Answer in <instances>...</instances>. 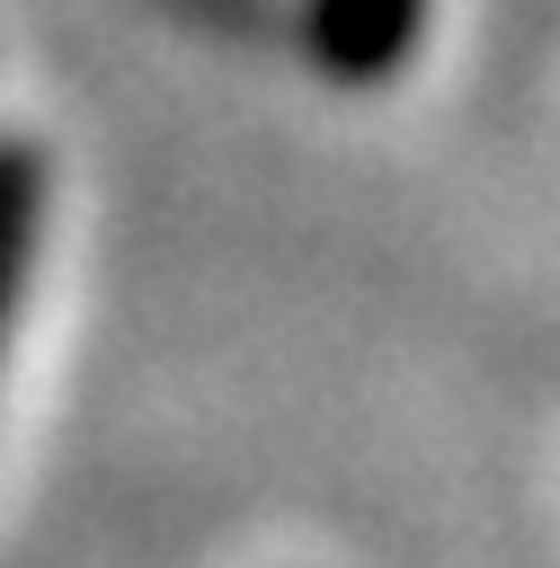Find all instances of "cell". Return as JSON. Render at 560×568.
I'll list each match as a JSON object with an SVG mask.
<instances>
[{"mask_svg":"<svg viewBox=\"0 0 560 568\" xmlns=\"http://www.w3.org/2000/svg\"><path fill=\"white\" fill-rule=\"evenodd\" d=\"M418 18H427V0H311L302 9V53H311L320 80L373 89V80H391L409 62Z\"/></svg>","mask_w":560,"mask_h":568,"instance_id":"cell-1","label":"cell"},{"mask_svg":"<svg viewBox=\"0 0 560 568\" xmlns=\"http://www.w3.org/2000/svg\"><path fill=\"white\" fill-rule=\"evenodd\" d=\"M36 240H44V151L0 133V346H9V320L27 302Z\"/></svg>","mask_w":560,"mask_h":568,"instance_id":"cell-2","label":"cell"}]
</instances>
